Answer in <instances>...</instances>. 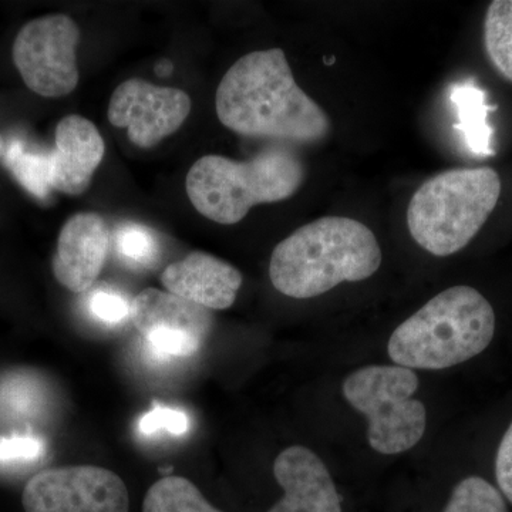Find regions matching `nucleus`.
I'll list each match as a JSON object with an SVG mask.
<instances>
[{
  "instance_id": "21",
  "label": "nucleus",
  "mask_w": 512,
  "mask_h": 512,
  "mask_svg": "<svg viewBox=\"0 0 512 512\" xmlns=\"http://www.w3.org/2000/svg\"><path fill=\"white\" fill-rule=\"evenodd\" d=\"M190 419L183 410L156 404L151 412L144 414L138 421V430L144 436H153L160 431H167L173 436H183L190 430Z\"/></svg>"
},
{
  "instance_id": "19",
  "label": "nucleus",
  "mask_w": 512,
  "mask_h": 512,
  "mask_svg": "<svg viewBox=\"0 0 512 512\" xmlns=\"http://www.w3.org/2000/svg\"><path fill=\"white\" fill-rule=\"evenodd\" d=\"M443 512H508L500 491L484 478H464L454 487Z\"/></svg>"
},
{
  "instance_id": "11",
  "label": "nucleus",
  "mask_w": 512,
  "mask_h": 512,
  "mask_svg": "<svg viewBox=\"0 0 512 512\" xmlns=\"http://www.w3.org/2000/svg\"><path fill=\"white\" fill-rule=\"evenodd\" d=\"M110 245V229L101 215L96 212L73 215L57 239L52 262L56 281L73 293L89 291L106 264Z\"/></svg>"
},
{
  "instance_id": "25",
  "label": "nucleus",
  "mask_w": 512,
  "mask_h": 512,
  "mask_svg": "<svg viewBox=\"0 0 512 512\" xmlns=\"http://www.w3.org/2000/svg\"><path fill=\"white\" fill-rule=\"evenodd\" d=\"M495 478L501 493L512 504V423L505 431L497 457H495Z\"/></svg>"
},
{
  "instance_id": "26",
  "label": "nucleus",
  "mask_w": 512,
  "mask_h": 512,
  "mask_svg": "<svg viewBox=\"0 0 512 512\" xmlns=\"http://www.w3.org/2000/svg\"><path fill=\"white\" fill-rule=\"evenodd\" d=\"M156 72L160 74V76H168V74L173 72V64L168 62V60H161L156 66Z\"/></svg>"
},
{
  "instance_id": "13",
  "label": "nucleus",
  "mask_w": 512,
  "mask_h": 512,
  "mask_svg": "<svg viewBox=\"0 0 512 512\" xmlns=\"http://www.w3.org/2000/svg\"><path fill=\"white\" fill-rule=\"evenodd\" d=\"M167 292L210 311H225L234 305L242 286L235 266L207 252L195 251L168 265L161 274Z\"/></svg>"
},
{
  "instance_id": "23",
  "label": "nucleus",
  "mask_w": 512,
  "mask_h": 512,
  "mask_svg": "<svg viewBox=\"0 0 512 512\" xmlns=\"http://www.w3.org/2000/svg\"><path fill=\"white\" fill-rule=\"evenodd\" d=\"M45 454L43 440L33 436H9L0 439V463H30Z\"/></svg>"
},
{
  "instance_id": "18",
  "label": "nucleus",
  "mask_w": 512,
  "mask_h": 512,
  "mask_svg": "<svg viewBox=\"0 0 512 512\" xmlns=\"http://www.w3.org/2000/svg\"><path fill=\"white\" fill-rule=\"evenodd\" d=\"M484 46L494 69L512 82V0H494L488 6Z\"/></svg>"
},
{
  "instance_id": "9",
  "label": "nucleus",
  "mask_w": 512,
  "mask_h": 512,
  "mask_svg": "<svg viewBox=\"0 0 512 512\" xmlns=\"http://www.w3.org/2000/svg\"><path fill=\"white\" fill-rule=\"evenodd\" d=\"M131 318L148 348L161 357L195 355L212 328L210 309L154 288L134 298Z\"/></svg>"
},
{
  "instance_id": "8",
  "label": "nucleus",
  "mask_w": 512,
  "mask_h": 512,
  "mask_svg": "<svg viewBox=\"0 0 512 512\" xmlns=\"http://www.w3.org/2000/svg\"><path fill=\"white\" fill-rule=\"evenodd\" d=\"M26 512H128L126 484L96 466L50 468L30 478L22 495Z\"/></svg>"
},
{
  "instance_id": "7",
  "label": "nucleus",
  "mask_w": 512,
  "mask_h": 512,
  "mask_svg": "<svg viewBox=\"0 0 512 512\" xmlns=\"http://www.w3.org/2000/svg\"><path fill=\"white\" fill-rule=\"evenodd\" d=\"M80 29L67 15H47L26 23L12 56L23 82L42 97H63L79 84L76 47Z\"/></svg>"
},
{
  "instance_id": "3",
  "label": "nucleus",
  "mask_w": 512,
  "mask_h": 512,
  "mask_svg": "<svg viewBox=\"0 0 512 512\" xmlns=\"http://www.w3.org/2000/svg\"><path fill=\"white\" fill-rule=\"evenodd\" d=\"M494 333L491 303L477 289L453 286L397 326L387 352L397 366L443 370L483 353Z\"/></svg>"
},
{
  "instance_id": "14",
  "label": "nucleus",
  "mask_w": 512,
  "mask_h": 512,
  "mask_svg": "<svg viewBox=\"0 0 512 512\" xmlns=\"http://www.w3.org/2000/svg\"><path fill=\"white\" fill-rule=\"evenodd\" d=\"M104 151L103 137L92 121L76 114L64 117L57 124L55 147L50 151L52 190L83 194L103 161Z\"/></svg>"
},
{
  "instance_id": "4",
  "label": "nucleus",
  "mask_w": 512,
  "mask_h": 512,
  "mask_svg": "<svg viewBox=\"0 0 512 512\" xmlns=\"http://www.w3.org/2000/svg\"><path fill=\"white\" fill-rule=\"evenodd\" d=\"M306 178L305 164L291 147L271 144L247 161L205 156L187 175L195 210L221 225L238 224L259 204L288 200Z\"/></svg>"
},
{
  "instance_id": "22",
  "label": "nucleus",
  "mask_w": 512,
  "mask_h": 512,
  "mask_svg": "<svg viewBox=\"0 0 512 512\" xmlns=\"http://www.w3.org/2000/svg\"><path fill=\"white\" fill-rule=\"evenodd\" d=\"M89 308L93 316L109 325H117L131 315V303L126 296L111 289H97L89 298Z\"/></svg>"
},
{
  "instance_id": "5",
  "label": "nucleus",
  "mask_w": 512,
  "mask_h": 512,
  "mask_svg": "<svg viewBox=\"0 0 512 512\" xmlns=\"http://www.w3.org/2000/svg\"><path fill=\"white\" fill-rule=\"evenodd\" d=\"M500 195V175L490 167L456 168L434 175L410 200V235L431 255L457 254L484 227Z\"/></svg>"
},
{
  "instance_id": "20",
  "label": "nucleus",
  "mask_w": 512,
  "mask_h": 512,
  "mask_svg": "<svg viewBox=\"0 0 512 512\" xmlns=\"http://www.w3.org/2000/svg\"><path fill=\"white\" fill-rule=\"evenodd\" d=\"M121 258L134 266H148L156 261L160 244L156 232L141 224L121 225L114 235Z\"/></svg>"
},
{
  "instance_id": "17",
  "label": "nucleus",
  "mask_w": 512,
  "mask_h": 512,
  "mask_svg": "<svg viewBox=\"0 0 512 512\" xmlns=\"http://www.w3.org/2000/svg\"><path fill=\"white\" fill-rule=\"evenodd\" d=\"M143 512H222L212 507L197 485L184 477L167 476L151 485Z\"/></svg>"
},
{
  "instance_id": "6",
  "label": "nucleus",
  "mask_w": 512,
  "mask_h": 512,
  "mask_svg": "<svg viewBox=\"0 0 512 512\" xmlns=\"http://www.w3.org/2000/svg\"><path fill=\"white\" fill-rule=\"evenodd\" d=\"M419 386L412 369L397 365L365 366L343 380V396L369 421L367 440L376 453L402 454L423 439L426 407L413 399Z\"/></svg>"
},
{
  "instance_id": "2",
  "label": "nucleus",
  "mask_w": 512,
  "mask_h": 512,
  "mask_svg": "<svg viewBox=\"0 0 512 512\" xmlns=\"http://www.w3.org/2000/svg\"><path fill=\"white\" fill-rule=\"evenodd\" d=\"M382 259L375 234L363 222L325 217L276 245L269 278L282 295L311 299L343 282L365 281L379 271Z\"/></svg>"
},
{
  "instance_id": "10",
  "label": "nucleus",
  "mask_w": 512,
  "mask_h": 512,
  "mask_svg": "<svg viewBox=\"0 0 512 512\" xmlns=\"http://www.w3.org/2000/svg\"><path fill=\"white\" fill-rule=\"evenodd\" d=\"M191 106L190 96L183 90L130 79L111 96L107 116L114 127L127 128L134 146L153 148L180 130Z\"/></svg>"
},
{
  "instance_id": "15",
  "label": "nucleus",
  "mask_w": 512,
  "mask_h": 512,
  "mask_svg": "<svg viewBox=\"0 0 512 512\" xmlns=\"http://www.w3.org/2000/svg\"><path fill=\"white\" fill-rule=\"evenodd\" d=\"M450 100L458 120L454 127L463 137L467 150L476 157L494 156V131L488 124L491 107L484 90L471 82L457 83L451 87Z\"/></svg>"
},
{
  "instance_id": "16",
  "label": "nucleus",
  "mask_w": 512,
  "mask_h": 512,
  "mask_svg": "<svg viewBox=\"0 0 512 512\" xmlns=\"http://www.w3.org/2000/svg\"><path fill=\"white\" fill-rule=\"evenodd\" d=\"M6 167L19 184L37 200H46L52 192L50 185V151L26 146L23 141H12L3 156Z\"/></svg>"
},
{
  "instance_id": "27",
  "label": "nucleus",
  "mask_w": 512,
  "mask_h": 512,
  "mask_svg": "<svg viewBox=\"0 0 512 512\" xmlns=\"http://www.w3.org/2000/svg\"><path fill=\"white\" fill-rule=\"evenodd\" d=\"M6 147H8V143H6L5 138H3L2 134H0V158L5 156Z\"/></svg>"
},
{
  "instance_id": "1",
  "label": "nucleus",
  "mask_w": 512,
  "mask_h": 512,
  "mask_svg": "<svg viewBox=\"0 0 512 512\" xmlns=\"http://www.w3.org/2000/svg\"><path fill=\"white\" fill-rule=\"evenodd\" d=\"M215 110L239 136L311 144L329 136L330 119L293 79L282 49L248 53L222 77Z\"/></svg>"
},
{
  "instance_id": "24",
  "label": "nucleus",
  "mask_w": 512,
  "mask_h": 512,
  "mask_svg": "<svg viewBox=\"0 0 512 512\" xmlns=\"http://www.w3.org/2000/svg\"><path fill=\"white\" fill-rule=\"evenodd\" d=\"M3 402L8 404L10 409L15 412H32L33 407L36 406L37 392L35 386L28 380L16 379L9 380L3 386L2 390Z\"/></svg>"
},
{
  "instance_id": "12",
  "label": "nucleus",
  "mask_w": 512,
  "mask_h": 512,
  "mask_svg": "<svg viewBox=\"0 0 512 512\" xmlns=\"http://www.w3.org/2000/svg\"><path fill=\"white\" fill-rule=\"evenodd\" d=\"M284 497L268 512H342V498L326 464L302 446L285 448L274 463Z\"/></svg>"
}]
</instances>
